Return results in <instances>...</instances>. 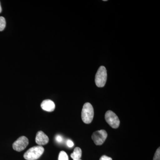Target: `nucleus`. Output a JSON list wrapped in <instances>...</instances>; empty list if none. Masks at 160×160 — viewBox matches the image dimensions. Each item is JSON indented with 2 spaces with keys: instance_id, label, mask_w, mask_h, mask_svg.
<instances>
[{
  "instance_id": "1",
  "label": "nucleus",
  "mask_w": 160,
  "mask_h": 160,
  "mask_svg": "<svg viewBox=\"0 0 160 160\" xmlns=\"http://www.w3.org/2000/svg\"><path fill=\"white\" fill-rule=\"evenodd\" d=\"M94 116L93 107L89 103H86L83 106L82 112V118L83 122L86 124L91 123Z\"/></svg>"
},
{
  "instance_id": "2",
  "label": "nucleus",
  "mask_w": 160,
  "mask_h": 160,
  "mask_svg": "<svg viewBox=\"0 0 160 160\" xmlns=\"http://www.w3.org/2000/svg\"><path fill=\"white\" fill-rule=\"evenodd\" d=\"M44 152V148L42 146L32 147L25 152L24 157L27 160H37L42 155Z\"/></svg>"
},
{
  "instance_id": "3",
  "label": "nucleus",
  "mask_w": 160,
  "mask_h": 160,
  "mask_svg": "<svg viewBox=\"0 0 160 160\" xmlns=\"http://www.w3.org/2000/svg\"><path fill=\"white\" fill-rule=\"evenodd\" d=\"M107 70L105 67L100 66L95 76L96 85L98 87H103L106 85L107 81Z\"/></svg>"
},
{
  "instance_id": "4",
  "label": "nucleus",
  "mask_w": 160,
  "mask_h": 160,
  "mask_svg": "<svg viewBox=\"0 0 160 160\" xmlns=\"http://www.w3.org/2000/svg\"><path fill=\"white\" fill-rule=\"evenodd\" d=\"M105 120L107 123L113 129L118 128L120 125V120L116 114L113 112L109 110L106 112Z\"/></svg>"
},
{
  "instance_id": "5",
  "label": "nucleus",
  "mask_w": 160,
  "mask_h": 160,
  "mask_svg": "<svg viewBox=\"0 0 160 160\" xmlns=\"http://www.w3.org/2000/svg\"><path fill=\"white\" fill-rule=\"evenodd\" d=\"M107 132L105 130H98L94 132L92 135V139L95 145L101 146L102 145L107 138Z\"/></svg>"
},
{
  "instance_id": "6",
  "label": "nucleus",
  "mask_w": 160,
  "mask_h": 160,
  "mask_svg": "<svg viewBox=\"0 0 160 160\" xmlns=\"http://www.w3.org/2000/svg\"><path fill=\"white\" fill-rule=\"evenodd\" d=\"M29 143V140L26 137L22 136L13 143L12 148L16 151L21 152L26 149Z\"/></svg>"
},
{
  "instance_id": "7",
  "label": "nucleus",
  "mask_w": 160,
  "mask_h": 160,
  "mask_svg": "<svg viewBox=\"0 0 160 160\" xmlns=\"http://www.w3.org/2000/svg\"><path fill=\"white\" fill-rule=\"evenodd\" d=\"M36 142L40 146L46 145L49 142L48 137L42 131H39L37 133L36 137Z\"/></svg>"
},
{
  "instance_id": "8",
  "label": "nucleus",
  "mask_w": 160,
  "mask_h": 160,
  "mask_svg": "<svg viewBox=\"0 0 160 160\" xmlns=\"http://www.w3.org/2000/svg\"><path fill=\"white\" fill-rule=\"evenodd\" d=\"M41 106L43 110L49 112L54 111L55 109V105L54 102L51 100H44L42 102Z\"/></svg>"
},
{
  "instance_id": "9",
  "label": "nucleus",
  "mask_w": 160,
  "mask_h": 160,
  "mask_svg": "<svg viewBox=\"0 0 160 160\" xmlns=\"http://www.w3.org/2000/svg\"><path fill=\"white\" fill-rule=\"evenodd\" d=\"M82 149L79 147L75 148L73 152L71 154V157L73 160H78L82 157Z\"/></svg>"
},
{
  "instance_id": "10",
  "label": "nucleus",
  "mask_w": 160,
  "mask_h": 160,
  "mask_svg": "<svg viewBox=\"0 0 160 160\" xmlns=\"http://www.w3.org/2000/svg\"><path fill=\"white\" fill-rule=\"evenodd\" d=\"M58 160H69L68 155L65 151L60 152L59 154Z\"/></svg>"
},
{
  "instance_id": "11",
  "label": "nucleus",
  "mask_w": 160,
  "mask_h": 160,
  "mask_svg": "<svg viewBox=\"0 0 160 160\" xmlns=\"http://www.w3.org/2000/svg\"><path fill=\"white\" fill-rule=\"evenodd\" d=\"M6 26V21L5 18L0 17V31H2Z\"/></svg>"
},
{
  "instance_id": "12",
  "label": "nucleus",
  "mask_w": 160,
  "mask_h": 160,
  "mask_svg": "<svg viewBox=\"0 0 160 160\" xmlns=\"http://www.w3.org/2000/svg\"><path fill=\"white\" fill-rule=\"evenodd\" d=\"M153 160H160V147L157 149L155 153Z\"/></svg>"
},
{
  "instance_id": "13",
  "label": "nucleus",
  "mask_w": 160,
  "mask_h": 160,
  "mask_svg": "<svg viewBox=\"0 0 160 160\" xmlns=\"http://www.w3.org/2000/svg\"><path fill=\"white\" fill-rule=\"evenodd\" d=\"M66 145H67V146L69 147V148H72V147L74 146V143H73V142H72L71 140H68L67 141V142H66Z\"/></svg>"
},
{
  "instance_id": "14",
  "label": "nucleus",
  "mask_w": 160,
  "mask_h": 160,
  "mask_svg": "<svg viewBox=\"0 0 160 160\" xmlns=\"http://www.w3.org/2000/svg\"><path fill=\"white\" fill-rule=\"evenodd\" d=\"M56 140L58 143H62L63 142V138L60 135H57L56 137Z\"/></svg>"
},
{
  "instance_id": "15",
  "label": "nucleus",
  "mask_w": 160,
  "mask_h": 160,
  "mask_svg": "<svg viewBox=\"0 0 160 160\" xmlns=\"http://www.w3.org/2000/svg\"><path fill=\"white\" fill-rule=\"evenodd\" d=\"M100 160H112L111 158L106 156V155H103L100 158Z\"/></svg>"
},
{
  "instance_id": "16",
  "label": "nucleus",
  "mask_w": 160,
  "mask_h": 160,
  "mask_svg": "<svg viewBox=\"0 0 160 160\" xmlns=\"http://www.w3.org/2000/svg\"><path fill=\"white\" fill-rule=\"evenodd\" d=\"M2 7H1V4H0V13L2 12Z\"/></svg>"
},
{
  "instance_id": "17",
  "label": "nucleus",
  "mask_w": 160,
  "mask_h": 160,
  "mask_svg": "<svg viewBox=\"0 0 160 160\" xmlns=\"http://www.w3.org/2000/svg\"><path fill=\"white\" fill-rule=\"evenodd\" d=\"M82 160L80 159V160Z\"/></svg>"
}]
</instances>
